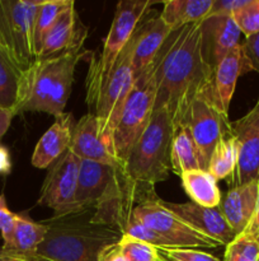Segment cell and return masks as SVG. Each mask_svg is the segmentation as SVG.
Returning a JSON list of instances; mask_svg holds the SVG:
<instances>
[{
  "label": "cell",
  "mask_w": 259,
  "mask_h": 261,
  "mask_svg": "<svg viewBox=\"0 0 259 261\" xmlns=\"http://www.w3.org/2000/svg\"><path fill=\"white\" fill-rule=\"evenodd\" d=\"M201 22L173 31L155 58L154 110H167L174 129L185 124L193 101L213 87L215 70L203 56Z\"/></svg>",
  "instance_id": "6da1fadb"
},
{
  "label": "cell",
  "mask_w": 259,
  "mask_h": 261,
  "mask_svg": "<svg viewBox=\"0 0 259 261\" xmlns=\"http://www.w3.org/2000/svg\"><path fill=\"white\" fill-rule=\"evenodd\" d=\"M78 212L52 217L43 223L47 233L29 260L40 261H99L106 250L116 246L123 236L121 231L93 221V213ZM28 260V261H29Z\"/></svg>",
  "instance_id": "7a4b0ae2"
},
{
  "label": "cell",
  "mask_w": 259,
  "mask_h": 261,
  "mask_svg": "<svg viewBox=\"0 0 259 261\" xmlns=\"http://www.w3.org/2000/svg\"><path fill=\"white\" fill-rule=\"evenodd\" d=\"M88 55L89 51L75 48L37 59L22 74L14 116L23 112H45L55 117L62 115L73 89L76 65Z\"/></svg>",
  "instance_id": "3957f363"
},
{
  "label": "cell",
  "mask_w": 259,
  "mask_h": 261,
  "mask_svg": "<svg viewBox=\"0 0 259 261\" xmlns=\"http://www.w3.org/2000/svg\"><path fill=\"white\" fill-rule=\"evenodd\" d=\"M174 126L165 109L154 110L149 125L130 150L123 165L124 175L145 188L165 181L172 171Z\"/></svg>",
  "instance_id": "277c9868"
},
{
  "label": "cell",
  "mask_w": 259,
  "mask_h": 261,
  "mask_svg": "<svg viewBox=\"0 0 259 261\" xmlns=\"http://www.w3.org/2000/svg\"><path fill=\"white\" fill-rule=\"evenodd\" d=\"M154 2L151 0H122L117 4L112 25L104 40L102 53L98 56H91L85 79L86 103L93 106L99 88L103 84L142 18L151 10Z\"/></svg>",
  "instance_id": "5b68a950"
},
{
  "label": "cell",
  "mask_w": 259,
  "mask_h": 261,
  "mask_svg": "<svg viewBox=\"0 0 259 261\" xmlns=\"http://www.w3.org/2000/svg\"><path fill=\"white\" fill-rule=\"evenodd\" d=\"M156 99L155 60L135 81L113 133V150L124 165L130 150L141 137L154 114Z\"/></svg>",
  "instance_id": "8992f818"
},
{
  "label": "cell",
  "mask_w": 259,
  "mask_h": 261,
  "mask_svg": "<svg viewBox=\"0 0 259 261\" xmlns=\"http://www.w3.org/2000/svg\"><path fill=\"white\" fill-rule=\"evenodd\" d=\"M41 2L0 0V48L19 70L37 60L35 23Z\"/></svg>",
  "instance_id": "52a82bcc"
},
{
  "label": "cell",
  "mask_w": 259,
  "mask_h": 261,
  "mask_svg": "<svg viewBox=\"0 0 259 261\" xmlns=\"http://www.w3.org/2000/svg\"><path fill=\"white\" fill-rule=\"evenodd\" d=\"M134 46L135 33L126 47L118 55L107 78L104 79L95 97V101L91 106V114L95 115L98 119L102 137L112 149H113V133L118 122L122 107L136 81L132 69Z\"/></svg>",
  "instance_id": "ba28073f"
},
{
  "label": "cell",
  "mask_w": 259,
  "mask_h": 261,
  "mask_svg": "<svg viewBox=\"0 0 259 261\" xmlns=\"http://www.w3.org/2000/svg\"><path fill=\"white\" fill-rule=\"evenodd\" d=\"M132 217L172 242L174 249H217L218 242L190 228L187 223L161 205L157 196L142 201L132 211Z\"/></svg>",
  "instance_id": "9c48e42d"
},
{
  "label": "cell",
  "mask_w": 259,
  "mask_h": 261,
  "mask_svg": "<svg viewBox=\"0 0 259 261\" xmlns=\"http://www.w3.org/2000/svg\"><path fill=\"white\" fill-rule=\"evenodd\" d=\"M185 124L198 149L202 168L207 171L216 145L223 135L231 132L229 116L216 103L213 87L193 101Z\"/></svg>",
  "instance_id": "30bf717a"
},
{
  "label": "cell",
  "mask_w": 259,
  "mask_h": 261,
  "mask_svg": "<svg viewBox=\"0 0 259 261\" xmlns=\"http://www.w3.org/2000/svg\"><path fill=\"white\" fill-rule=\"evenodd\" d=\"M81 161L70 149L63 153L52 166L41 188L37 203L53 211V217L73 213L74 199L78 188Z\"/></svg>",
  "instance_id": "8fae6325"
},
{
  "label": "cell",
  "mask_w": 259,
  "mask_h": 261,
  "mask_svg": "<svg viewBox=\"0 0 259 261\" xmlns=\"http://www.w3.org/2000/svg\"><path fill=\"white\" fill-rule=\"evenodd\" d=\"M230 127L238 143V165L231 182L240 186L259 180V101Z\"/></svg>",
  "instance_id": "7c38bea8"
},
{
  "label": "cell",
  "mask_w": 259,
  "mask_h": 261,
  "mask_svg": "<svg viewBox=\"0 0 259 261\" xmlns=\"http://www.w3.org/2000/svg\"><path fill=\"white\" fill-rule=\"evenodd\" d=\"M163 206L172 212L173 214L187 223L190 228L210 239L215 240L221 246L230 244L238 234L233 231L226 219L221 214L218 206L207 208L198 204L188 201V203H170L160 199Z\"/></svg>",
  "instance_id": "4fadbf2b"
},
{
  "label": "cell",
  "mask_w": 259,
  "mask_h": 261,
  "mask_svg": "<svg viewBox=\"0 0 259 261\" xmlns=\"http://www.w3.org/2000/svg\"><path fill=\"white\" fill-rule=\"evenodd\" d=\"M240 36L241 31L233 15L210 14L201 22L202 53L213 70L240 43Z\"/></svg>",
  "instance_id": "5bb4252c"
},
{
  "label": "cell",
  "mask_w": 259,
  "mask_h": 261,
  "mask_svg": "<svg viewBox=\"0 0 259 261\" xmlns=\"http://www.w3.org/2000/svg\"><path fill=\"white\" fill-rule=\"evenodd\" d=\"M86 36L88 28L80 20L75 9V3L70 0L68 7L46 33L37 59L50 58L75 48H84Z\"/></svg>",
  "instance_id": "9a60e30c"
},
{
  "label": "cell",
  "mask_w": 259,
  "mask_h": 261,
  "mask_svg": "<svg viewBox=\"0 0 259 261\" xmlns=\"http://www.w3.org/2000/svg\"><path fill=\"white\" fill-rule=\"evenodd\" d=\"M69 149L81 161H93L113 168L123 166L102 137L98 119L91 112L84 115L75 124Z\"/></svg>",
  "instance_id": "2e32d148"
},
{
  "label": "cell",
  "mask_w": 259,
  "mask_h": 261,
  "mask_svg": "<svg viewBox=\"0 0 259 261\" xmlns=\"http://www.w3.org/2000/svg\"><path fill=\"white\" fill-rule=\"evenodd\" d=\"M173 31L159 14L150 12L142 18L135 31V46L132 54V69L135 78L140 75L155 60L160 48Z\"/></svg>",
  "instance_id": "e0dca14e"
},
{
  "label": "cell",
  "mask_w": 259,
  "mask_h": 261,
  "mask_svg": "<svg viewBox=\"0 0 259 261\" xmlns=\"http://www.w3.org/2000/svg\"><path fill=\"white\" fill-rule=\"evenodd\" d=\"M114 170L103 163L81 161L73 213L95 209L113 180Z\"/></svg>",
  "instance_id": "ac0fdd59"
},
{
  "label": "cell",
  "mask_w": 259,
  "mask_h": 261,
  "mask_svg": "<svg viewBox=\"0 0 259 261\" xmlns=\"http://www.w3.org/2000/svg\"><path fill=\"white\" fill-rule=\"evenodd\" d=\"M75 120L71 114L63 112L60 116L55 117L52 126L41 137L36 144L32 155V165L36 168H48L68 152L73 138Z\"/></svg>",
  "instance_id": "d6986e66"
},
{
  "label": "cell",
  "mask_w": 259,
  "mask_h": 261,
  "mask_svg": "<svg viewBox=\"0 0 259 261\" xmlns=\"http://www.w3.org/2000/svg\"><path fill=\"white\" fill-rule=\"evenodd\" d=\"M258 193L259 180H255L245 185L233 186L221 198L218 209L236 234L243 233L253 218L258 203Z\"/></svg>",
  "instance_id": "ffe728a7"
},
{
  "label": "cell",
  "mask_w": 259,
  "mask_h": 261,
  "mask_svg": "<svg viewBox=\"0 0 259 261\" xmlns=\"http://www.w3.org/2000/svg\"><path fill=\"white\" fill-rule=\"evenodd\" d=\"M251 71L250 64L239 43L218 63L213 73V93L218 109L229 116V107L235 92L239 76Z\"/></svg>",
  "instance_id": "44dd1931"
},
{
  "label": "cell",
  "mask_w": 259,
  "mask_h": 261,
  "mask_svg": "<svg viewBox=\"0 0 259 261\" xmlns=\"http://www.w3.org/2000/svg\"><path fill=\"white\" fill-rule=\"evenodd\" d=\"M47 229L43 222H35L24 214H17L12 241L3 246L2 250L28 261L35 256L38 246L45 240Z\"/></svg>",
  "instance_id": "7402d4cb"
},
{
  "label": "cell",
  "mask_w": 259,
  "mask_h": 261,
  "mask_svg": "<svg viewBox=\"0 0 259 261\" xmlns=\"http://www.w3.org/2000/svg\"><path fill=\"white\" fill-rule=\"evenodd\" d=\"M213 0H168L163 4L160 17L172 31L205 19Z\"/></svg>",
  "instance_id": "603a6c76"
},
{
  "label": "cell",
  "mask_w": 259,
  "mask_h": 261,
  "mask_svg": "<svg viewBox=\"0 0 259 261\" xmlns=\"http://www.w3.org/2000/svg\"><path fill=\"white\" fill-rule=\"evenodd\" d=\"M179 177L183 189L192 203L207 208H216L220 205L222 194L217 186V180L207 171H189Z\"/></svg>",
  "instance_id": "cb8c5ba5"
},
{
  "label": "cell",
  "mask_w": 259,
  "mask_h": 261,
  "mask_svg": "<svg viewBox=\"0 0 259 261\" xmlns=\"http://www.w3.org/2000/svg\"><path fill=\"white\" fill-rule=\"evenodd\" d=\"M170 162L172 171L178 176L189 171L203 170L198 149L187 124L179 125L174 129Z\"/></svg>",
  "instance_id": "d4e9b609"
},
{
  "label": "cell",
  "mask_w": 259,
  "mask_h": 261,
  "mask_svg": "<svg viewBox=\"0 0 259 261\" xmlns=\"http://www.w3.org/2000/svg\"><path fill=\"white\" fill-rule=\"evenodd\" d=\"M236 165H238V143L230 132L223 135L216 145L207 167V172L211 173L217 181L225 180L228 177H233Z\"/></svg>",
  "instance_id": "484cf974"
},
{
  "label": "cell",
  "mask_w": 259,
  "mask_h": 261,
  "mask_svg": "<svg viewBox=\"0 0 259 261\" xmlns=\"http://www.w3.org/2000/svg\"><path fill=\"white\" fill-rule=\"evenodd\" d=\"M23 71L10 61L0 48V107L14 114L19 99Z\"/></svg>",
  "instance_id": "4316f807"
},
{
  "label": "cell",
  "mask_w": 259,
  "mask_h": 261,
  "mask_svg": "<svg viewBox=\"0 0 259 261\" xmlns=\"http://www.w3.org/2000/svg\"><path fill=\"white\" fill-rule=\"evenodd\" d=\"M69 3H70V0H45V2L40 3L35 23L36 55H38V53H40L41 45H42L46 33L52 27L58 15L68 7Z\"/></svg>",
  "instance_id": "83f0119b"
},
{
  "label": "cell",
  "mask_w": 259,
  "mask_h": 261,
  "mask_svg": "<svg viewBox=\"0 0 259 261\" xmlns=\"http://www.w3.org/2000/svg\"><path fill=\"white\" fill-rule=\"evenodd\" d=\"M222 261H259V244L243 232L226 245Z\"/></svg>",
  "instance_id": "f1b7e54d"
},
{
  "label": "cell",
  "mask_w": 259,
  "mask_h": 261,
  "mask_svg": "<svg viewBox=\"0 0 259 261\" xmlns=\"http://www.w3.org/2000/svg\"><path fill=\"white\" fill-rule=\"evenodd\" d=\"M118 247L128 261H163L159 249L128 234H123L121 237Z\"/></svg>",
  "instance_id": "f546056e"
},
{
  "label": "cell",
  "mask_w": 259,
  "mask_h": 261,
  "mask_svg": "<svg viewBox=\"0 0 259 261\" xmlns=\"http://www.w3.org/2000/svg\"><path fill=\"white\" fill-rule=\"evenodd\" d=\"M123 234H128V236L134 237V239L140 240L142 242H146V244L151 245V246L156 247V249H174V246L172 245V242L168 241L165 237H163L161 234L156 233L155 231H152L151 228L146 227L145 224H142L141 222L136 221V219L132 217L128 218V221L124 224L123 229H122Z\"/></svg>",
  "instance_id": "4dcf8cb0"
},
{
  "label": "cell",
  "mask_w": 259,
  "mask_h": 261,
  "mask_svg": "<svg viewBox=\"0 0 259 261\" xmlns=\"http://www.w3.org/2000/svg\"><path fill=\"white\" fill-rule=\"evenodd\" d=\"M233 17L245 37L259 33V0H249L245 7L234 13Z\"/></svg>",
  "instance_id": "1f68e13d"
},
{
  "label": "cell",
  "mask_w": 259,
  "mask_h": 261,
  "mask_svg": "<svg viewBox=\"0 0 259 261\" xmlns=\"http://www.w3.org/2000/svg\"><path fill=\"white\" fill-rule=\"evenodd\" d=\"M163 261H222L200 249H160Z\"/></svg>",
  "instance_id": "d6a6232c"
},
{
  "label": "cell",
  "mask_w": 259,
  "mask_h": 261,
  "mask_svg": "<svg viewBox=\"0 0 259 261\" xmlns=\"http://www.w3.org/2000/svg\"><path fill=\"white\" fill-rule=\"evenodd\" d=\"M15 222H17V213H13L7 205L4 195H0V233H2L4 245L12 241L13 233H14Z\"/></svg>",
  "instance_id": "836d02e7"
},
{
  "label": "cell",
  "mask_w": 259,
  "mask_h": 261,
  "mask_svg": "<svg viewBox=\"0 0 259 261\" xmlns=\"http://www.w3.org/2000/svg\"><path fill=\"white\" fill-rule=\"evenodd\" d=\"M241 46H243L244 54L250 64L251 70L259 73V33L245 37Z\"/></svg>",
  "instance_id": "e575fe53"
},
{
  "label": "cell",
  "mask_w": 259,
  "mask_h": 261,
  "mask_svg": "<svg viewBox=\"0 0 259 261\" xmlns=\"http://www.w3.org/2000/svg\"><path fill=\"white\" fill-rule=\"evenodd\" d=\"M248 2L249 0H213L210 14L233 15L239 9L245 7Z\"/></svg>",
  "instance_id": "d590c367"
},
{
  "label": "cell",
  "mask_w": 259,
  "mask_h": 261,
  "mask_svg": "<svg viewBox=\"0 0 259 261\" xmlns=\"http://www.w3.org/2000/svg\"><path fill=\"white\" fill-rule=\"evenodd\" d=\"M244 233L250 236L251 239H254L259 244V193H258V203H256L255 213H254L253 218L250 219V222H249V224L246 226V228L244 229Z\"/></svg>",
  "instance_id": "8d00e7d4"
},
{
  "label": "cell",
  "mask_w": 259,
  "mask_h": 261,
  "mask_svg": "<svg viewBox=\"0 0 259 261\" xmlns=\"http://www.w3.org/2000/svg\"><path fill=\"white\" fill-rule=\"evenodd\" d=\"M99 261H128L126 259V256L123 255V252L121 251V249L118 247V244L116 246L109 247L108 250L102 254V256L99 257Z\"/></svg>",
  "instance_id": "74e56055"
},
{
  "label": "cell",
  "mask_w": 259,
  "mask_h": 261,
  "mask_svg": "<svg viewBox=\"0 0 259 261\" xmlns=\"http://www.w3.org/2000/svg\"><path fill=\"white\" fill-rule=\"evenodd\" d=\"M12 171L10 153L4 145L0 144V175H8Z\"/></svg>",
  "instance_id": "f35d334b"
},
{
  "label": "cell",
  "mask_w": 259,
  "mask_h": 261,
  "mask_svg": "<svg viewBox=\"0 0 259 261\" xmlns=\"http://www.w3.org/2000/svg\"><path fill=\"white\" fill-rule=\"evenodd\" d=\"M13 117H14V114H13L12 111L0 107V138H2L3 135L7 133V130L9 129Z\"/></svg>",
  "instance_id": "ab89813d"
},
{
  "label": "cell",
  "mask_w": 259,
  "mask_h": 261,
  "mask_svg": "<svg viewBox=\"0 0 259 261\" xmlns=\"http://www.w3.org/2000/svg\"><path fill=\"white\" fill-rule=\"evenodd\" d=\"M0 261H25L22 257L14 256V255L9 254V252H5L4 250L0 249Z\"/></svg>",
  "instance_id": "60d3db41"
},
{
  "label": "cell",
  "mask_w": 259,
  "mask_h": 261,
  "mask_svg": "<svg viewBox=\"0 0 259 261\" xmlns=\"http://www.w3.org/2000/svg\"><path fill=\"white\" fill-rule=\"evenodd\" d=\"M29 261H40V260H36V259H33V260H29Z\"/></svg>",
  "instance_id": "b9f144b4"
},
{
  "label": "cell",
  "mask_w": 259,
  "mask_h": 261,
  "mask_svg": "<svg viewBox=\"0 0 259 261\" xmlns=\"http://www.w3.org/2000/svg\"><path fill=\"white\" fill-rule=\"evenodd\" d=\"M258 101H259V99H258Z\"/></svg>",
  "instance_id": "7bdbcfd3"
}]
</instances>
